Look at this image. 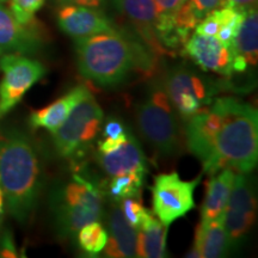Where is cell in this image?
<instances>
[{
  "mask_svg": "<svg viewBox=\"0 0 258 258\" xmlns=\"http://www.w3.org/2000/svg\"><path fill=\"white\" fill-rule=\"evenodd\" d=\"M185 256L188 258H202L201 252H200V250L195 246V245H192V247L186 252Z\"/></svg>",
  "mask_w": 258,
  "mask_h": 258,
  "instance_id": "d6a6232c",
  "label": "cell"
},
{
  "mask_svg": "<svg viewBox=\"0 0 258 258\" xmlns=\"http://www.w3.org/2000/svg\"><path fill=\"white\" fill-rule=\"evenodd\" d=\"M42 38L32 24L19 23L10 9L0 4V56L5 54H34Z\"/></svg>",
  "mask_w": 258,
  "mask_h": 258,
  "instance_id": "5bb4252c",
  "label": "cell"
},
{
  "mask_svg": "<svg viewBox=\"0 0 258 258\" xmlns=\"http://www.w3.org/2000/svg\"><path fill=\"white\" fill-rule=\"evenodd\" d=\"M108 241L104 247L106 257L133 258L138 257V230L124 218L120 203L112 202L108 213Z\"/></svg>",
  "mask_w": 258,
  "mask_h": 258,
  "instance_id": "2e32d148",
  "label": "cell"
},
{
  "mask_svg": "<svg viewBox=\"0 0 258 258\" xmlns=\"http://www.w3.org/2000/svg\"><path fill=\"white\" fill-rule=\"evenodd\" d=\"M108 235V232L98 221H93L83 226L76 238L84 253H88L89 256H97L104 250Z\"/></svg>",
  "mask_w": 258,
  "mask_h": 258,
  "instance_id": "603a6c76",
  "label": "cell"
},
{
  "mask_svg": "<svg viewBox=\"0 0 258 258\" xmlns=\"http://www.w3.org/2000/svg\"><path fill=\"white\" fill-rule=\"evenodd\" d=\"M3 79L0 82V117L11 111L29 90L46 74L40 61L21 54H5L0 57Z\"/></svg>",
  "mask_w": 258,
  "mask_h": 258,
  "instance_id": "9c48e42d",
  "label": "cell"
},
{
  "mask_svg": "<svg viewBox=\"0 0 258 258\" xmlns=\"http://www.w3.org/2000/svg\"><path fill=\"white\" fill-rule=\"evenodd\" d=\"M169 226L150 214L138 230V257L164 258L166 257V237Z\"/></svg>",
  "mask_w": 258,
  "mask_h": 258,
  "instance_id": "ffe728a7",
  "label": "cell"
},
{
  "mask_svg": "<svg viewBox=\"0 0 258 258\" xmlns=\"http://www.w3.org/2000/svg\"><path fill=\"white\" fill-rule=\"evenodd\" d=\"M50 208L57 234L62 239L76 238L83 226L98 221L103 213V192L88 177L74 173L70 182L54 189Z\"/></svg>",
  "mask_w": 258,
  "mask_h": 258,
  "instance_id": "277c9868",
  "label": "cell"
},
{
  "mask_svg": "<svg viewBox=\"0 0 258 258\" xmlns=\"http://www.w3.org/2000/svg\"><path fill=\"white\" fill-rule=\"evenodd\" d=\"M226 2H227V5L240 10L257 8V0H226Z\"/></svg>",
  "mask_w": 258,
  "mask_h": 258,
  "instance_id": "4dcf8cb0",
  "label": "cell"
},
{
  "mask_svg": "<svg viewBox=\"0 0 258 258\" xmlns=\"http://www.w3.org/2000/svg\"><path fill=\"white\" fill-rule=\"evenodd\" d=\"M104 121L101 105L91 92L74 105V108L53 133V143L60 157L72 159L97 138Z\"/></svg>",
  "mask_w": 258,
  "mask_h": 258,
  "instance_id": "52a82bcc",
  "label": "cell"
},
{
  "mask_svg": "<svg viewBox=\"0 0 258 258\" xmlns=\"http://www.w3.org/2000/svg\"><path fill=\"white\" fill-rule=\"evenodd\" d=\"M165 92L173 110L182 121L211 104L219 92V84L184 64L170 67L157 82Z\"/></svg>",
  "mask_w": 258,
  "mask_h": 258,
  "instance_id": "8992f818",
  "label": "cell"
},
{
  "mask_svg": "<svg viewBox=\"0 0 258 258\" xmlns=\"http://www.w3.org/2000/svg\"><path fill=\"white\" fill-rule=\"evenodd\" d=\"M128 129H125L123 123L120 120H116V118H108V121L105 122L104 128H103V134L102 138L104 139H116L121 137L122 134H124Z\"/></svg>",
  "mask_w": 258,
  "mask_h": 258,
  "instance_id": "83f0119b",
  "label": "cell"
},
{
  "mask_svg": "<svg viewBox=\"0 0 258 258\" xmlns=\"http://www.w3.org/2000/svg\"><path fill=\"white\" fill-rule=\"evenodd\" d=\"M0 2H6V0H0Z\"/></svg>",
  "mask_w": 258,
  "mask_h": 258,
  "instance_id": "836d02e7",
  "label": "cell"
},
{
  "mask_svg": "<svg viewBox=\"0 0 258 258\" xmlns=\"http://www.w3.org/2000/svg\"><path fill=\"white\" fill-rule=\"evenodd\" d=\"M201 182V176L191 180H183L177 172L160 173L154 177L152 209L154 217L161 224L170 226L183 218L195 207L194 192Z\"/></svg>",
  "mask_w": 258,
  "mask_h": 258,
  "instance_id": "ba28073f",
  "label": "cell"
},
{
  "mask_svg": "<svg viewBox=\"0 0 258 258\" xmlns=\"http://www.w3.org/2000/svg\"><path fill=\"white\" fill-rule=\"evenodd\" d=\"M0 186L10 214L25 224L37 207L43 173L36 148L21 132L0 135Z\"/></svg>",
  "mask_w": 258,
  "mask_h": 258,
  "instance_id": "3957f363",
  "label": "cell"
},
{
  "mask_svg": "<svg viewBox=\"0 0 258 258\" xmlns=\"http://www.w3.org/2000/svg\"><path fill=\"white\" fill-rule=\"evenodd\" d=\"M257 202L251 179L246 173L235 172L233 186L224 212V225L231 247L239 245L256 219Z\"/></svg>",
  "mask_w": 258,
  "mask_h": 258,
  "instance_id": "30bf717a",
  "label": "cell"
},
{
  "mask_svg": "<svg viewBox=\"0 0 258 258\" xmlns=\"http://www.w3.org/2000/svg\"><path fill=\"white\" fill-rule=\"evenodd\" d=\"M196 10L199 16L201 18L207 16L209 12L214 11V10L224 8L227 6V2L226 0H189Z\"/></svg>",
  "mask_w": 258,
  "mask_h": 258,
  "instance_id": "4316f807",
  "label": "cell"
},
{
  "mask_svg": "<svg viewBox=\"0 0 258 258\" xmlns=\"http://www.w3.org/2000/svg\"><path fill=\"white\" fill-rule=\"evenodd\" d=\"M114 5L152 53L156 55L170 54L158 37V11L153 0H114Z\"/></svg>",
  "mask_w": 258,
  "mask_h": 258,
  "instance_id": "4fadbf2b",
  "label": "cell"
},
{
  "mask_svg": "<svg viewBox=\"0 0 258 258\" xmlns=\"http://www.w3.org/2000/svg\"><path fill=\"white\" fill-rule=\"evenodd\" d=\"M184 53L203 72H213L222 77L233 74V50L215 36L194 32L184 43Z\"/></svg>",
  "mask_w": 258,
  "mask_h": 258,
  "instance_id": "8fae6325",
  "label": "cell"
},
{
  "mask_svg": "<svg viewBox=\"0 0 258 258\" xmlns=\"http://www.w3.org/2000/svg\"><path fill=\"white\" fill-rule=\"evenodd\" d=\"M135 116L141 137L160 157H176L184 151V131L159 84L154 83L148 96L139 103Z\"/></svg>",
  "mask_w": 258,
  "mask_h": 258,
  "instance_id": "5b68a950",
  "label": "cell"
},
{
  "mask_svg": "<svg viewBox=\"0 0 258 258\" xmlns=\"http://www.w3.org/2000/svg\"><path fill=\"white\" fill-rule=\"evenodd\" d=\"M89 92L90 90L86 86H74L66 95L61 96L51 104L32 111L30 117H29V124H30L31 129L43 128L53 134L66 120L74 105Z\"/></svg>",
  "mask_w": 258,
  "mask_h": 258,
  "instance_id": "e0dca14e",
  "label": "cell"
},
{
  "mask_svg": "<svg viewBox=\"0 0 258 258\" xmlns=\"http://www.w3.org/2000/svg\"><path fill=\"white\" fill-rule=\"evenodd\" d=\"M46 0H10V11L19 23L32 24L35 15L43 6Z\"/></svg>",
  "mask_w": 258,
  "mask_h": 258,
  "instance_id": "cb8c5ba5",
  "label": "cell"
},
{
  "mask_svg": "<svg viewBox=\"0 0 258 258\" xmlns=\"http://www.w3.org/2000/svg\"><path fill=\"white\" fill-rule=\"evenodd\" d=\"M17 256V250H16L15 240L12 238L11 232L6 231L0 239V257L15 258Z\"/></svg>",
  "mask_w": 258,
  "mask_h": 258,
  "instance_id": "f1b7e54d",
  "label": "cell"
},
{
  "mask_svg": "<svg viewBox=\"0 0 258 258\" xmlns=\"http://www.w3.org/2000/svg\"><path fill=\"white\" fill-rule=\"evenodd\" d=\"M233 54L246 61L247 66H256L258 59V15L257 8L245 10L239 30L234 38ZM233 55V56H234Z\"/></svg>",
  "mask_w": 258,
  "mask_h": 258,
  "instance_id": "44dd1931",
  "label": "cell"
},
{
  "mask_svg": "<svg viewBox=\"0 0 258 258\" xmlns=\"http://www.w3.org/2000/svg\"><path fill=\"white\" fill-rule=\"evenodd\" d=\"M56 19L61 30L73 40L117 30L101 10L89 6L64 4L57 11Z\"/></svg>",
  "mask_w": 258,
  "mask_h": 258,
  "instance_id": "7c38bea8",
  "label": "cell"
},
{
  "mask_svg": "<svg viewBox=\"0 0 258 258\" xmlns=\"http://www.w3.org/2000/svg\"><path fill=\"white\" fill-rule=\"evenodd\" d=\"M4 214H5V198H4V192H3L2 190V186H0V227H2Z\"/></svg>",
  "mask_w": 258,
  "mask_h": 258,
  "instance_id": "1f68e13d",
  "label": "cell"
},
{
  "mask_svg": "<svg viewBox=\"0 0 258 258\" xmlns=\"http://www.w3.org/2000/svg\"><path fill=\"white\" fill-rule=\"evenodd\" d=\"M234 177V171L227 167L211 175L201 207V220H213L224 214Z\"/></svg>",
  "mask_w": 258,
  "mask_h": 258,
  "instance_id": "ac0fdd59",
  "label": "cell"
},
{
  "mask_svg": "<svg viewBox=\"0 0 258 258\" xmlns=\"http://www.w3.org/2000/svg\"><path fill=\"white\" fill-rule=\"evenodd\" d=\"M146 175V171H134L111 177V180L106 186L111 201L120 203L122 200L128 198H140Z\"/></svg>",
  "mask_w": 258,
  "mask_h": 258,
  "instance_id": "7402d4cb",
  "label": "cell"
},
{
  "mask_svg": "<svg viewBox=\"0 0 258 258\" xmlns=\"http://www.w3.org/2000/svg\"><path fill=\"white\" fill-rule=\"evenodd\" d=\"M74 43L79 73L103 88L120 85L134 70L150 76L156 67V54L121 31L101 32Z\"/></svg>",
  "mask_w": 258,
  "mask_h": 258,
  "instance_id": "7a4b0ae2",
  "label": "cell"
},
{
  "mask_svg": "<svg viewBox=\"0 0 258 258\" xmlns=\"http://www.w3.org/2000/svg\"><path fill=\"white\" fill-rule=\"evenodd\" d=\"M61 5L72 4V5H82L89 6V8L99 9L104 5L105 0H57Z\"/></svg>",
  "mask_w": 258,
  "mask_h": 258,
  "instance_id": "f546056e",
  "label": "cell"
},
{
  "mask_svg": "<svg viewBox=\"0 0 258 258\" xmlns=\"http://www.w3.org/2000/svg\"><path fill=\"white\" fill-rule=\"evenodd\" d=\"M97 161L105 175L115 177L134 171H146L147 158L133 134L123 144L109 152H97Z\"/></svg>",
  "mask_w": 258,
  "mask_h": 258,
  "instance_id": "9a60e30c",
  "label": "cell"
},
{
  "mask_svg": "<svg viewBox=\"0 0 258 258\" xmlns=\"http://www.w3.org/2000/svg\"><path fill=\"white\" fill-rule=\"evenodd\" d=\"M185 147L213 175L221 169L250 173L258 160V112L234 97L214 98L184 122Z\"/></svg>",
  "mask_w": 258,
  "mask_h": 258,
  "instance_id": "6da1fadb",
  "label": "cell"
},
{
  "mask_svg": "<svg viewBox=\"0 0 258 258\" xmlns=\"http://www.w3.org/2000/svg\"><path fill=\"white\" fill-rule=\"evenodd\" d=\"M158 11V22L169 21L185 0H153Z\"/></svg>",
  "mask_w": 258,
  "mask_h": 258,
  "instance_id": "484cf974",
  "label": "cell"
},
{
  "mask_svg": "<svg viewBox=\"0 0 258 258\" xmlns=\"http://www.w3.org/2000/svg\"><path fill=\"white\" fill-rule=\"evenodd\" d=\"M194 245L202 258H220L228 253L232 247L225 230L224 214L213 220H201L196 228Z\"/></svg>",
  "mask_w": 258,
  "mask_h": 258,
  "instance_id": "d6986e66",
  "label": "cell"
},
{
  "mask_svg": "<svg viewBox=\"0 0 258 258\" xmlns=\"http://www.w3.org/2000/svg\"><path fill=\"white\" fill-rule=\"evenodd\" d=\"M121 209L124 218L135 230H139L144 224L151 212L145 207L143 202L139 201V198H128L121 201Z\"/></svg>",
  "mask_w": 258,
  "mask_h": 258,
  "instance_id": "d4e9b609",
  "label": "cell"
},
{
  "mask_svg": "<svg viewBox=\"0 0 258 258\" xmlns=\"http://www.w3.org/2000/svg\"><path fill=\"white\" fill-rule=\"evenodd\" d=\"M0 118H2V117H0Z\"/></svg>",
  "mask_w": 258,
  "mask_h": 258,
  "instance_id": "e575fe53",
  "label": "cell"
}]
</instances>
